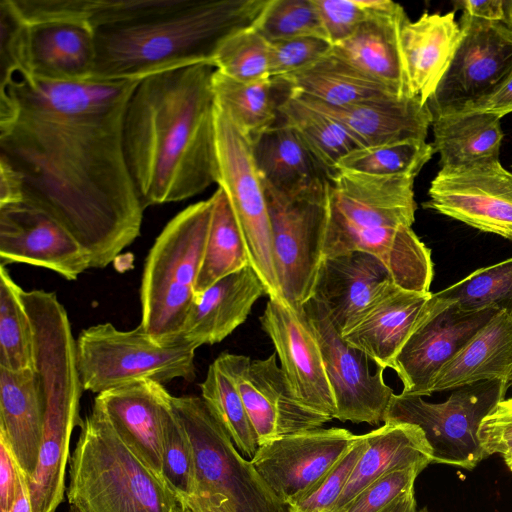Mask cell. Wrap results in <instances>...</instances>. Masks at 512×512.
Wrapping results in <instances>:
<instances>
[{"mask_svg":"<svg viewBox=\"0 0 512 512\" xmlns=\"http://www.w3.org/2000/svg\"><path fill=\"white\" fill-rule=\"evenodd\" d=\"M454 5L475 18L501 23L504 18V0H463L454 2Z\"/></svg>","mask_w":512,"mask_h":512,"instance_id":"11a10c76","label":"cell"},{"mask_svg":"<svg viewBox=\"0 0 512 512\" xmlns=\"http://www.w3.org/2000/svg\"><path fill=\"white\" fill-rule=\"evenodd\" d=\"M140 80L53 82L0 72V157L24 201L56 218L107 267L140 235L144 206L124 152L126 108Z\"/></svg>","mask_w":512,"mask_h":512,"instance_id":"6da1fadb","label":"cell"},{"mask_svg":"<svg viewBox=\"0 0 512 512\" xmlns=\"http://www.w3.org/2000/svg\"><path fill=\"white\" fill-rule=\"evenodd\" d=\"M279 112L327 178L338 171L344 157L361 148L340 123L301 102L293 94L280 106Z\"/></svg>","mask_w":512,"mask_h":512,"instance_id":"74e56055","label":"cell"},{"mask_svg":"<svg viewBox=\"0 0 512 512\" xmlns=\"http://www.w3.org/2000/svg\"><path fill=\"white\" fill-rule=\"evenodd\" d=\"M395 285L378 258L367 252L351 251L322 258L312 297L325 306L342 335Z\"/></svg>","mask_w":512,"mask_h":512,"instance_id":"603a6c76","label":"cell"},{"mask_svg":"<svg viewBox=\"0 0 512 512\" xmlns=\"http://www.w3.org/2000/svg\"><path fill=\"white\" fill-rule=\"evenodd\" d=\"M40 387L45 407L43 439L36 472L26 483L33 512H56L64 499L71 435L83 422L79 411L84 389L79 379L63 373L45 375Z\"/></svg>","mask_w":512,"mask_h":512,"instance_id":"44dd1931","label":"cell"},{"mask_svg":"<svg viewBox=\"0 0 512 512\" xmlns=\"http://www.w3.org/2000/svg\"><path fill=\"white\" fill-rule=\"evenodd\" d=\"M82 0H1L0 72L44 81L91 80L96 43Z\"/></svg>","mask_w":512,"mask_h":512,"instance_id":"277c9868","label":"cell"},{"mask_svg":"<svg viewBox=\"0 0 512 512\" xmlns=\"http://www.w3.org/2000/svg\"><path fill=\"white\" fill-rule=\"evenodd\" d=\"M479 439L487 457L512 452V397L501 400L483 419Z\"/></svg>","mask_w":512,"mask_h":512,"instance_id":"f907efd6","label":"cell"},{"mask_svg":"<svg viewBox=\"0 0 512 512\" xmlns=\"http://www.w3.org/2000/svg\"><path fill=\"white\" fill-rule=\"evenodd\" d=\"M421 512H427V511H421Z\"/></svg>","mask_w":512,"mask_h":512,"instance_id":"e7e4bbea","label":"cell"},{"mask_svg":"<svg viewBox=\"0 0 512 512\" xmlns=\"http://www.w3.org/2000/svg\"><path fill=\"white\" fill-rule=\"evenodd\" d=\"M161 479L187 509L189 500L195 495L193 450L173 410L171 398L163 417Z\"/></svg>","mask_w":512,"mask_h":512,"instance_id":"ee69618b","label":"cell"},{"mask_svg":"<svg viewBox=\"0 0 512 512\" xmlns=\"http://www.w3.org/2000/svg\"><path fill=\"white\" fill-rule=\"evenodd\" d=\"M270 43L253 25L228 36L217 49L212 64L234 80L251 82L270 77Z\"/></svg>","mask_w":512,"mask_h":512,"instance_id":"7bdbcfd3","label":"cell"},{"mask_svg":"<svg viewBox=\"0 0 512 512\" xmlns=\"http://www.w3.org/2000/svg\"><path fill=\"white\" fill-rule=\"evenodd\" d=\"M507 467L512 471V452L503 457Z\"/></svg>","mask_w":512,"mask_h":512,"instance_id":"94428289","label":"cell"},{"mask_svg":"<svg viewBox=\"0 0 512 512\" xmlns=\"http://www.w3.org/2000/svg\"><path fill=\"white\" fill-rule=\"evenodd\" d=\"M414 179L345 169L329 176L326 179L327 222L323 252L357 231L412 227L417 209Z\"/></svg>","mask_w":512,"mask_h":512,"instance_id":"7c38bea8","label":"cell"},{"mask_svg":"<svg viewBox=\"0 0 512 512\" xmlns=\"http://www.w3.org/2000/svg\"><path fill=\"white\" fill-rule=\"evenodd\" d=\"M432 292L408 291L395 285L345 333L343 339L363 351L378 367L391 368Z\"/></svg>","mask_w":512,"mask_h":512,"instance_id":"83f0119b","label":"cell"},{"mask_svg":"<svg viewBox=\"0 0 512 512\" xmlns=\"http://www.w3.org/2000/svg\"><path fill=\"white\" fill-rule=\"evenodd\" d=\"M461 39L427 104L432 116L463 111L494 91L512 71V31L463 12Z\"/></svg>","mask_w":512,"mask_h":512,"instance_id":"4fadbf2b","label":"cell"},{"mask_svg":"<svg viewBox=\"0 0 512 512\" xmlns=\"http://www.w3.org/2000/svg\"><path fill=\"white\" fill-rule=\"evenodd\" d=\"M197 348L183 339L160 344L140 325L123 331L101 323L79 333L76 361L83 389L99 394L138 381L164 384L179 378L192 382Z\"/></svg>","mask_w":512,"mask_h":512,"instance_id":"52a82bcc","label":"cell"},{"mask_svg":"<svg viewBox=\"0 0 512 512\" xmlns=\"http://www.w3.org/2000/svg\"><path fill=\"white\" fill-rule=\"evenodd\" d=\"M505 381H481L454 389L441 403L421 396L393 394L385 422L413 424L421 429L432 451V463L472 470L486 458L479 439L483 419L505 399Z\"/></svg>","mask_w":512,"mask_h":512,"instance_id":"9c48e42d","label":"cell"},{"mask_svg":"<svg viewBox=\"0 0 512 512\" xmlns=\"http://www.w3.org/2000/svg\"><path fill=\"white\" fill-rule=\"evenodd\" d=\"M327 179V178H326ZM326 179L295 193L264 184L282 301L294 310L313 295L327 222Z\"/></svg>","mask_w":512,"mask_h":512,"instance_id":"30bf717a","label":"cell"},{"mask_svg":"<svg viewBox=\"0 0 512 512\" xmlns=\"http://www.w3.org/2000/svg\"><path fill=\"white\" fill-rule=\"evenodd\" d=\"M302 307L320 345L336 406L335 418L356 424L384 422L394 394L384 382V369L378 367L371 373L370 358L343 339L320 301L311 297Z\"/></svg>","mask_w":512,"mask_h":512,"instance_id":"5bb4252c","label":"cell"},{"mask_svg":"<svg viewBox=\"0 0 512 512\" xmlns=\"http://www.w3.org/2000/svg\"><path fill=\"white\" fill-rule=\"evenodd\" d=\"M186 512H191L190 510H187Z\"/></svg>","mask_w":512,"mask_h":512,"instance_id":"be15d7a7","label":"cell"},{"mask_svg":"<svg viewBox=\"0 0 512 512\" xmlns=\"http://www.w3.org/2000/svg\"><path fill=\"white\" fill-rule=\"evenodd\" d=\"M44 400L35 369L0 368V438L11 449L26 482L37 469L44 430Z\"/></svg>","mask_w":512,"mask_h":512,"instance_id":"4316f807","label":"cell"},{"mask_svg":"<svg viewBox=\"0 0 512 512\" xmlns=\"http://www.w3.org/2000/svg\"><path fill=\"white\" fill-rule=\"evenodd\" d=\"M384 512H416L414 490L402 496Z\"/></svg>","mask_w":512,"mask_h":512,"instance_id":"680465c9","label":"cell"},{"mask_svg":"<svg viewBox=\"0 0 512 512\" xmlns=\"http://www.w3.org/2000/svg\"><path fill=\"white\" fill-rule=\"evenodd\" d=\"M202 398L241 454L253 458L258 441L231 376L214 360L200 384Z\"/></svg>","mask_w":512,"mask_h":512,"instance_id":"ab89813d","label":"cell"},{"mask_svg":"<svg viewBox=\"0 0 512 512\" xmlns=\"http://www.w3.org/2000/svg\"><path fill=\"white\" fill-rule=\"evenodd\" d=\"M511 168H512V164H511Z\"/></svg>","mask_w":512,"mask_h":512,"instance_id":"03108f58","label":"cell"},{"mask_svg":"<svg viewBox=\"0 0 512 512\" xmlns=\"http://www.w3.org/2000/svg\"><path fill=\"white\" fill-rule=\"evenodd\" d=\"M9 512H33L29 489L24 477L19 494Z\"/></svg>","mask_w":512,"mask_h":512,"instance_id":"6f0895ef","label":"cell"},{"mask_svg":"<svg viewBox=\"0 0 512 512\" xmlns=\"http://www.w3.org/2000/svg\"><path fill=\"white\" fill-rule=\"evenodd\" d=\"M282 78L291 85L293 93L332 106H347L390 96L400 97L330 51L308 67Z\"/></svg>","mask_w":512,"mask_h":512,"instance_id":"d590c367","label":"cell"},{"mask_svg":"<svg viewBox=\"0 0 512 512\" xmlns=\"http://www.w3.org/2000/svg\"><path fill=\"white\" fill-rule=\"evenodd\" d=\"M212 211L195 296L218 280L250 265L249 254L225 192L210 197Z\"/></svg>","mask_w":512,"mask_h":512,"instance_id":"8d00e7d4","label":"cell"},{"mask_svg":"<svg viewBox=\"0 0 512 512\" xmlns=\"http://www.w3.org/2000/svg\"><path fill=\"white\" fill-rule=\"evenodd\" d=\"M499 311H464L432 293L392 369L403 384L401 393L428 396L438 371Z\"/></svg>","mask_w":512,"mask_h":512,"instance_id":"9a60e30c","label":"cell"},{"mask_svg":"<svg viewBox=\"0 0 512 512\" xmlns=\"http://www.w3.org/2000/svg\"><path fill=\"white\" fill-rule=\"evenodd\" d=\"M191 512H231L228 501L221 495H194L187 504Z\"/></svg>","mask_w":512,"mask_h":512,"instance_id":"9f6ffc18","label":"cell"},{"mask_svg":"<svg viewBox=\"0 0 512 512\" xmlns=\"http://www.w3.org/2000/svg\"><path fill=\"white\" fill-rule=\"evenodd\" d=\"M216 106L250 140L275 125L280 106L293 94L282 77L241 82L215 70L212 78Z\"/></svg>","mask_w":512,"mask_h":512,"instance_id":"e575fe53","label":"cell"},{"mask_svg":"<svg viewBox=\"0 0 512 512\" xmlns=\"http://www.w3.org/2000/svg\"><path fill=\"white\" fill-rule=\"evenodd\" d=\"M24 477L8 444L0 438V512L11 510Z\"/></svg>","mask_w":512,"mask_h":512,"instance_id":"816d5d0a","label":"cell"},{"mask_svg":"<svg viewBox=\"0 0 512 512\" xmlns=\"http://www.w3.org/2000/svg\"><path fill=\"white\" fill-rule=\"evenodd\" d=\"M301 102L340 123L361 148L407 140H426L433 116L416 97L390 96L332 106L293 93Z\"/></svg>","mask_w":512,"mask_h":512,"instance_id":"cb8c5ba5","label":"cell"},{"mask_svg":"<svg viewBox=\"0 0 512 512\" xmlns=\"http://www.w3.org/2000/svg\"><path fill=\"white\" fill-rule=\"evenodd\" d=\"M266 2L158 0L141 16L94 31L91 80H141L173 68L212 64L221 43L252 26Z\"/></svg>","mask_w":512,"mask_h":512,"instance_id":"3957f363","label":"cell"},{"mask_svg":"<svg viewBox=\"0 0 512 512\" xmlns=\"http://www.w3.org/2000/svg\"><path fill=\"white\" fill-rule=\"evenodd\" d=\"M468 111L490 113L498 116L500 119L512 113V71L489 95L460 112Z\"/></svg>","mask_w":512,"mask_h":512,"instance_id":"f5cc1de1","label":"cell"},{"mask_svg":"<svg viewBox=\"0 0 512 512\" xmlns=\"http://www.w3.org/2000/svg\"><path fill=\"white\" fill-rule=\"evenodd\" d=\"M357 438L343 428L305 430L259 446L250 461L274 494L289 506L318 482Z\"/></svg>","mask_w":512,"mask_h":512,"instance_id":"ac0fdd59","label":"cell"},{"mask_svg":"<svg viewBox=\"0 0 512 512\" xmlns=\"http://www.w3.org/2000/svg\"><path fill=\"white\" fill-rule=\"evenodd\" d=\"M502 23L512 31V0H504V18Z\"/></svg>","mask_w":512,"mask_h":512,"instance_id":"91938a15","label":"cell"},{"mask_svg":"<svg viewBox=\"0 0 512 512\" xmlns=\"http://www.w3.org/2000/svg\"><path fill=\"white\" fill-rule=\"evenodd\" d=\"M171 404L192 446L195 495H221L231 512H289L202 397L172 395Z\"/></svg>","mask_w":512,"mask_h":512,"instance_id":"ba28073f","label":"cell"},{"mask_svg":"<svg viewBox=\"0 0 512 512\" xmlns=\"http://www.w3.org/2000/svg\"><path fill=\"white\" fill-rule=\"evenodd\" d=\"M264 294L265 286L251 265L225 276L195 296L180 339L197 347L223 341L246 321Z\"/></svg>","mask_w":512,"mask_h":512,"instance_id":"484cf974","label":"cell"},{"mask_svg":"<svg viewBox=\"0 0 512 512\" xmlns=\"http://www.w3.org/2000/svg\"><path fill=\"white\" fill-rule=\"evenodd\" d=\"M331 47L327 40L318 37H298L271 42L270 77H283L300 71L325 56Z\"/></svg>","mask_w":512,"mask_h":512,"instance_id":"c3c4849f","label":"cell"},{"mask_svg":"<svg viewBox=\"0 0 512 512\" xmlns=\"http://www.w3.org/2000/svg\"><path fill=\"white\" fill-rule=\"evenodd\" d=\"M363 251L378 258L394 283L405 290L428 293L434 276L431 250L411 227H381L351 233L323 252V257Z\"/></svg>","mask_w":512,"mask_h":512,"instance_id":"f1b7e54d","label":"cell"},{"mask_svg":"<svg viewBox=\"0 0 512 512\" xmlns=\"http://www.w3.org/2000/svg\"><path fill=\"white\" fill-rule=\"evenodd\" d=\"M170 398L163 384L146 380L101 392L92 407L123 444L160 479L163 417Z\"/></svg>","mask_w":512,"mask_h":512,"instance_id":"7402d4cb","label":"cell"},{"mask_svg":"<svg viewBox=\"0 0 512 512\" xmlns=\"http://www.w3.org/2000/svg\"><path fill=\"white\" fill-rule=\"evenodd\" d=\"M435 150L426 140H407L359 148L344 157L339 169L378 176L416 177Z\"/></svg>","mask_w":512,"mask_h":512,"instance_id":"b9f144b4","label":"cell"},{"mask_svg":"<svg viewBox=\"0 0 512 512\" xmlns=\"http://www.w3.org/2000/svg\"><path fill=\"white\" fill-rule=\"evenodd\" d=\"M435 152L441 170H458L479 163L499 160L504 138L500 118L494 114L468 111L434 116Z\"/></svg>","mask_w":512,"mask_h":512,"instance_id":"d6a6232c","label":"cell"},{"mask_svg":"<svg viewBox=\"0 0 512 512\" xmlns=\"http://www.w3.org/2000/svg\"><path fill=\"white\" fill-rule=\"evenodd\" d=\"M259 321L274 344L293 394L307 407L334 419L336 406L322 352L303 307L294 310L281 299L269 298Z\"/></svg>","mask_w":512,"mask_h":512,"instance_id":"ffe728a7","label":"cell"},{"mask_svg":"<svg viewBox=\"0 0 512 512\" xmlns=\"http://www.w3.org/2000/svg\"><path fill=\"white\" fill-rule=\"evenodd\" d=\"M215 134L218 187L225 192L232 207L250 265L264 284L269 298L281 299L265 188L255 165L251 140L217 106Z\"/></svg>","mask_w":512,"mask_h":512,"instance_id":"8fae6325","label":"cell"},{"mask_svg":"<svg viewBox=\"0 0 512 512\" xmlns=\"http://www.w3.org/2000/svg\"><path fill=\"white\" fill-rule=\"evenodd\" d=\"M1 265L25 263L76 280L91 268L78 240L51 214L22 201L0 206Z\"/></svg>","mask_w":512,"mask_h":512,"instance_id":"d6986e66","label":"cell"},{"mask_svg":"<svg viewBox=\"0 0 512 512\" xmlns=\"http://www.w3.org/2000/svg\"><path fill=\"white\" fill-rule=\"evenodd\" d=\"M461 39L455 12H424L416 21L407 18L400 28V49L410 97L423 104L435 93Z\"/></svg>","mask_w":512,"mask_h":512,"instance_id":"d4e9b609","label":"cell"},{"mask_svg":"<svg viewBox=\"0 0 512 512\" xmlns=\"http://www.w3.org/2000/svg\"><path fill=\"white\" fill-rule=\"evenodd\" d=\"M435 295L464 311L512 312V257L479 268Z\"/></svg>","mask_w":512,"mask_h":512,"instance_id":"60d3db41","label":"cell"},{"mask_svg":"<svg viewBox=\"0 0 512 512\" xmlns=\"http://www.w3.org/2000/svg\"><path fill=\"white\" fill-rule=\"evenodd\" d=\"M428 196L424 208L512 241V172L499 160L440 170Z\"/></svg>","mask_w":512,"mask_h":512,"instance_id":"e0dca14e","label":"cell"},{"mask_svg":"<svg viewBox=\"0 0 512 512\" xmlns=\"http://www.w3.org/2000/svg\"><path fill=\"white\" fill-rule=\"evenodd\" d=\"M24 201L23 180L20 173L0 157V206Z\"/></svg>","mask_w":512,"mask_h":512,"instance_id":"db71d44e","label":"cell"},{"mask_svg":"<svg viewBox=\"0 0 512 512\" xmlns=\"http://www.w3.org/2000/svg\"><path fill=\"white\" fill-rule=\"evenodd\" d=\"M422 471L412 467L389 473L367 486L338 512H384L414 490V482Z\"/></svg>","mask_w":512,"mask_h":512,"instance_id":"7dc6e473","label":"cell"},{"mask_svg":"<svg viewBox=\"0 0 512 512\" xmlns=\"http://www.w3.org/2000/svg\"><path fill=\"white\" fill-rule=\"evenodd\" d=\"M366 447V435H358L342 458L308 491L289 505V512H332Z\"/></svg>","mask_w":512,"mask_h":512,"instance_id":"bcb514c9","label":"cell"},{"mask_svg":"<svg viewBox=\"0 0 512 512\" xmlns=\"http://www.w3.org/2000/svg\"><path fill=\"white\" fill-rule=\"evenodd\" d=\"M70 460L71 512H186L164 482L95 410L80 426Z\"/></svg>","mask_w":512,"mask_h":512,"instance_id":"5b68a950","label":"cell"},{"mask_svg":"<svg viewBox=\"0 0 512 512\" xmlns=\"http://www.w3.org/2000/svg\"><path fill=\"white\" fill-rule=\"evenodd\" d=\"M211 211V198L186 207L165 225L146 257L140 326L160 344L180 340L195 299Z\"/></svg>","mask_w":512,"mask_h":512,"instance_id":"8992f818","label":"cell"},{"mask_svg":"<svg viewBox=\"0 0 512 512\" xmlns=\"http://www.w3.org/2000/svg\"><path fill=\"white\" fill-rule=\"evenodd\" d=\"M251 147L263 183L276 190L300 192L327 178L281 117L275 125L252 139Z\"/></svg>","mask_w":512,"mask_h":512,"instance_id":"836d02e7","label":"cell"},{"mask_svg":"<svg viewBox=\"0 0 512 512\" xmlns=\"http://www.w3.org/2000/svg\"><path fill=\"white\" fill-rule=\"evenodd\" d=\"M366 435L367 447L354 467L332 512H338L358 493L381 477L403 469H425L432 451L421 429L413 424L385 422Z\"/></svg>","mask_w":512,"mask_h":512,"instance_id":"1f68e13d","label":"cell"},{"mask_svg":"<svg viewBox=\"0 0 512 512\" xmlns=\"http://www.w3.org/2000/svg\"><path fill=\"white\" fill-rule=\"evenodd\" d=\"M216 68L198 63L139 81L124 118L126 163L147 208L180 202L217 184Z\"/></svg>","mask_w":512,"mask_h":512,"instance_id":"7a4b0ae2","label":"cell"},{"mask_svg":"<svg viewBox=\"0 0 512 512\" xmlns=\"http://www.w3.org/2000/svg\"><path fill=\"white\" fill-rule=\"evenodd\" d=\"M509 386H512V373H511L510 380H509Z\"/></svg>","mask_w":512,"mask_h":512,"instance_id":"6125c7cd","label":"cell"},{"mask_svg":"<svg viewBox=\"0 0 512 512\" xmlns=\"http://www.w3.org/2000/svg\"><path fill=\"white\" fill-rule=\"evenodd\" d=\"M328 42L339 44L358 29L368 13L357 0H313Z\"/></svg>","mask_w":512,"mask_h":512,"instance_id":"681fc988","label":"cell"},{"mask_svg":"<svg viewBox=\"0 0 512 512\" xmlns=\"http://www.w3.org/2000/svg\"><path fill=\"white\" fill-rule=\"evenodd\" d=\"M215 361L235 382L257 437L258 446L280 436L320 428L331 419L304 405L291 391L276 362L229 352Z\"/></svg>","mask_w":512,"mask_h":512,"instance_id":"2e32d148","label":"cell"},{"mask_svg":"<svg viewBox=\"0 0 512 512\" xmlns=\"http://www.w3.org/2000/svg\"><path fill=\"white\" fill-rule=\"evenodd\" d=\"M253 27L270 43L298 37L327 40L313 0H267Z\"/></svg>","mask_w":512,"mask_h":512,"instance_id":"f6af8a7d","label":"cell"},{"mask_svg":"<svg viewBox=\"0 0 512 512\" xmlns=\"http://www.w3.org/2000/svg\"><path fill=\"white\" fill-rule=\"evenodd\" d=\"M512 373V312L499 311L432 379L428 396L481 381L509 384Z\"/></svg>","mask_w":512,"mask_h":512,"instance_id":"4dcf8cb0","label":"cell"},{"mask_svg":"<svg viewBox=\"0 0 512 512\" xmlns=\"http://www.w3.org/2000/svg\"><path fill=\"white\" fill-rule=\"evenodd\" d=\"M404 8L390 15L368 14L358 29L330 52L400 97H410L400 49Z\"/></svg>","mask_w":512,"mask_h":512,"instance_id":"f546056e","label":"cell"},{"mask_svg":"<svg viewBox=\"0 0 512 512\" xmlns=\"http://www.w3.org/2000/svg\"><path fill=\"white\" fill-rule=\"evenodd\" d=\"M22 289L0 265V368L34 369V332Z\"/></svg>","mask_w":512,"mask_h":512,"instance_id":"f35d334b","label":"cell"}]
</instances>
